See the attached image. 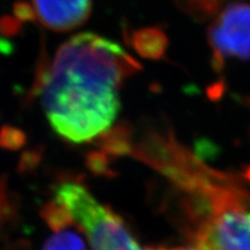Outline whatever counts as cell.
Here are the masks:
<instances>
[{
  "instance_id": "8",
  "label": "cell",
  "mask_w": 250,
  "mask_h": 250,
  "mask_svg": "<svg viewBox=\"0 0 250 250\" xmlns=\"http://www.w3.org/2000/svg\"><path fill=\"white\" fill-rule=\"evenodd\" d=\"M130 250H167V249H162V248H144L139 245V243H137L136 246L133 247V248H131Z\"/></svg>"
},
{
  "instance_id": "9",
  "label": "cell",
  "mask_w": 250,
  "mask_h": 250,
  "mask_svg": "<svg viewBox=\"0 0 250 250\" xmlns=\"http://www.w3.org/2000/svg\"><path fill=\"white\" fill-rule=\"evenodd\" d=\"M169 250H199V249L196 248V247L193 246V247H181V248H174V249H169Z\"/></svg>"
},
{
  "instance_id": "2",
  "label": "cell",
  "mask_w": 250,
  "mask_h": 250,
  "mask_svg": "<svg viewBox=\"0 0 250 250\" xmlns=\"http://www.w3.org/2000/svg\"><path fill=\"white\" fill-rule=\"evenodd\" d=\"M189 195L195 204V247L250 250V196L232 179L214 173Z\"/></svg>"
},
{
  "instance_id": "5",
  "label": "cell",
  "mask_w": 250,
  "mask_h": 250,
  "mask_svg": "<svg viewBox=\"0 0 250 250\" xmlns=\"http://www.w3.org/2000/svg\"><path fill=\"white\" fill-rule=\"evenodd\" d=\"M92 0H31V18L50 30L66 33L88 20Z\"/></svg>"
},
{
  "instance_id": "1",
  "label": "cell",
  "mask_w": 250,
  "mask_h": 250,
  "mask_svg": "<svg viewBox=\"0 0 250 250\" xmlns=\"http://www.w3.org/2000/svg\"><path fill=\"white\" fill-rule=\"evenodd\" d=\"M140 64L120 44L93 33L59 46L40 77V96L54 130L73 143L108 130L120 111V92Z\"/></svg>"
},
{
  "instance_id": "7",
  "label": "cell",
  "mask_w": 250,
  "mask_h": 250,
  "mask_svg": "<svg viewBox=\"0 0 250 250\" xmlns=\"http://www.w3.org/2000/svg\"><path fill=\"white\" fill-rule=\"evenodd\" d=\"M44 250H87L83 239L70 230H61L46 241Z\"/></svg>"
},
{
  "instance_id": "3",
  "label": "cell",
  "mask_w": 250,
  "mask_h": 250,
  "mask_svg": "<svg viewBox=\"0 0 250 250\" xmlns=\"http://www.w3.org/2000/svg\"><path fill=\"white\" fill-rule=\"evenodd\" d=\"M56 202L85 232L93 250H130L138 243L122 219L79 184L59 186Z\"/></svg>"
},
{
  "instance_id": "6",
  "label": "cell",
  "mask_w": 250,
  "mask_h": 250,
  "mask_svg": "<svg viewBox=\"0 0 250 250\" xmlns=\"http://www.w3.org/2000/svg\"><path fill=\"white\" fill-rule=\"evenodd\" d=\"M130 44L143 57L159 59L167 50L168 40L164 31L158 28H144L131 34Z\"/></svg>"
},
{
  "instance_id": "4",
  "label": "cell",
  "mask_w": 250,
  "mask_h": 250,
  "mask_svg": "<svg viewBox=\"0 0 250 250\" xmlns=\"http://www.w3.org/2000/svg\"><path fill=\"white\" fill-rule=\"evenodd\" d=\"M214 68L226 59H250V4L232 2L223 9L208 28Z\"/></svg>"
}]
</instances>
